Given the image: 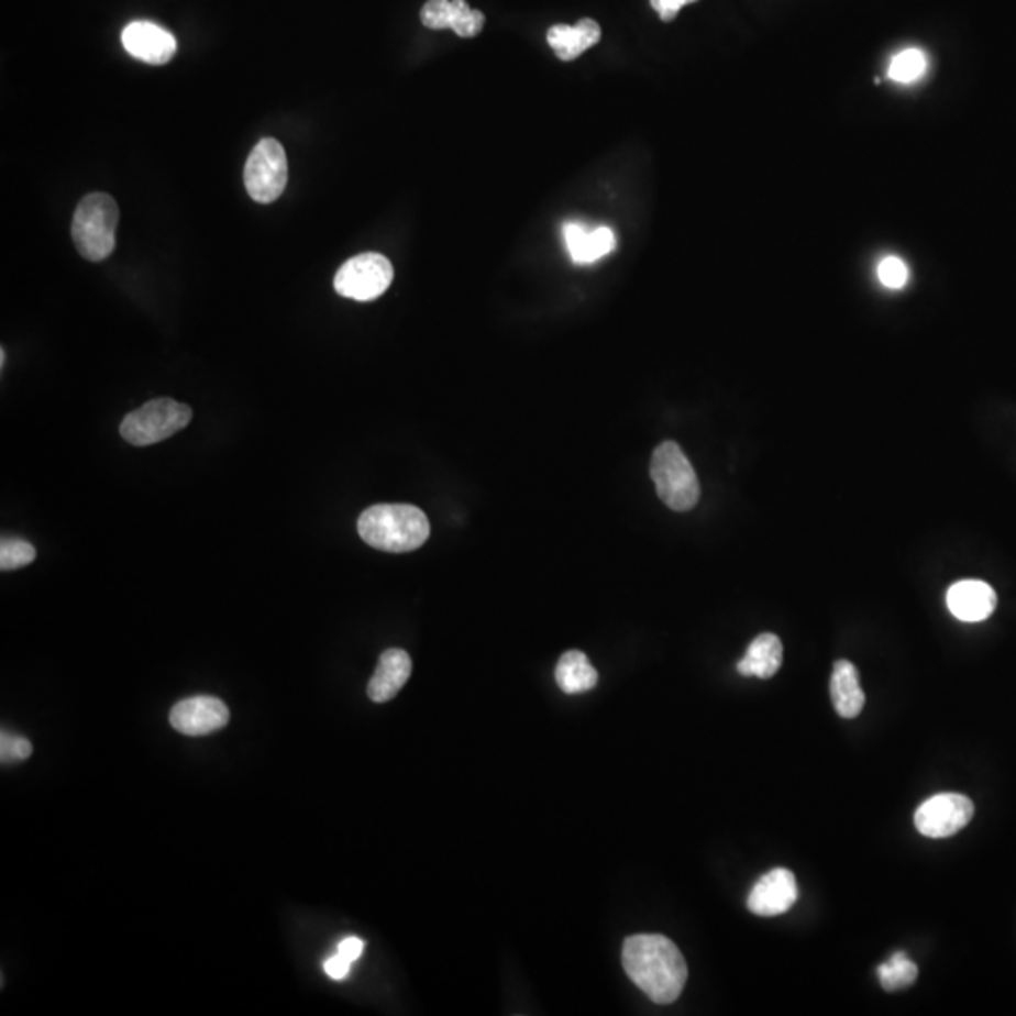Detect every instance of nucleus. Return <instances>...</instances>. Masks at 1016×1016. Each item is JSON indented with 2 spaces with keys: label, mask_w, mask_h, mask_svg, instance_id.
I'll return each mask as SVG.
<instances>
[{
  "label": "nucleus",
  "mask_w": 1016,
  "mask_h": 1016,
  "mask_svg": "<svg viewBox=\"0 0 1016 1016\" xmlns=\"http://www.w3.org/2000/svg\"><path fill=\"white\" fill-rule=\"evenodd\" d=\"M119 208L104 192L85 196L74 213L73 240L85 261H106L115 249Z\"/></svg>",
  "instance_id": "nucleus-3"
},
{
  "label": "nucleus",
  "mask_w": 1016,
  "mask_h": 1016,
  "mask_svg": "<svg viewBox=\"0 0 1016 1016\" xmlns=\"http://www.w3.org/2000/svg\"><path fill=\"white\" fill-rule=\"evenodd\" d=\"M351 965L352 962L335 952L332 958H328L327 962H324V971H327L328 978L333 979V981H343L351 973Z\"/></svg>",
  "instance_id": "nucleus-26"
},
{
  "label": "nucleus",
  "mask_w": 1016,
  "mask_h": 1016,
  "mask_svg": "<svg viewBox=\"0 0 1016 1016\" xmlns=\"http://www.w3.org/2000/svg\"><path fill=\"white\" fill-rule=\"evenodd\" d=\"M121 40L134 59L147 65H166L177 52L176 36L151 21H134L124 26Z\"/></svg>",
  "instance_id": "nucleus-11"
},
{
  "label": "nucleus",
  "mask_w": 1016,
  "mask_h": 1016,
  "mask_svg": "<svg viewBox=\"0 0 1016 1016\" xmlns=\"http://www.w3.org/2000/svg\"><path fill=\"white\" fill-rule=\"evenodd\" d=\"M555 682L563 693L578 695L593 689L599 682V674L593 669L586 653L573 650L561 655L560 663L555 666Z\"/></svg>",
  "instance_id": "nucleus-18"
},
{
  "label": "nucleus",
  "mask_w": 1016,
  "mask_h": 1016,
  "mask_svg": "<svg viewBox=\"0 0 1016 1016\" xmlns=\"http://www.w3.org/2000/svg\"><path fill=\"white\" fill-rule=\"evenodd\" d=\"M877 275H880V280L886 288L898 290V288L906 287L909 272H907L904 261H899L898 256H886L885 261L880 264Z\"/></svg>",
  "instance_id": "nucleus-25"
},
{
  "label": "nucleus",
  "mask_w": 1016,
  "mask_h": 1016,
  "mask_svg": "<svg viewBox=\"0 0 1016 1016\" xmlns=\"http://www.w3.org/2000/svg\"><path fill=\"white\" fill-rule=\"evenodd\" d=\"M452 0H428L420 12V20L428 29H450Z\"/></svg>",
  "instance_id": "nucleus-24"
},
{
  "label": "nucleus",
  "mask_w": 1016,
  "mask_h": 1016,
  "mask_svg": "<svg viewBox=\"0 0 1016 1016\" xmlns=\"http://www.w3.org/2000/svg\"><path fill=\"white\" fill-rule=\"evenodd\" d=\"M4 364H7V352L2 351L0 352V365L4 367Z\"/></svg>",
  "instance_id": "nucleus-29"
},
{
  "label": "nucleus",
  "mask_w": 1016,
  "mask_h": 1016,
  "mask_svg": "<svg viewBox=\"0 0 1016 1016\" xmlns=\"http://www.w3.org/2000/svg\"><path fill=\"white\" fill-rule=\"evenodd\" d=\"M996 592L986 582L962 581L947 592V606L954 618L968 623L991 618L996 610Z\"/></svg>",
  "instance_id": "nucleus-12"
},
{
  "label": "nucleus",
  "mask_w": 1016,
  "mask_h": 1016,
  "mask_svg": "<svg viewBox=\"0 0 1016 1016\" xmlns=\"http://www.w3.org/2000/svg\"><path fill=\"white\" fill-rule=\"evenodd\" d=\"M650 473L658 496L666 507L676 512H685L697 505L700 497L697 473L676 443L666 441L659 444L653 452Z\"/></svg>",
  "instance_id": "nucleus-4"
},
{
  "label": "nucleus",
  "mask_w": 1016,
  "mask_h": 1016,
  "mask_svg": "<svg viewBox=\"0 0 1016 1016\" xmlns=\"http://www.w3.org/2000/svg\"><path fill=\"white\" fill-rule=\"evenodd\" d=\"M34 560L36 550L31 542L21 539H2L0 542V568L4 573L31 565Z\"/></svg>",
  "instance_id": "nucleus-22"
},
{
  "label": "nucleus",
  "mask_w": 1016,
  "mask_h": 1016,
  "mask_svg": "<svg viewBox=\"0 0 1016 1016\" xmlns=\"http://www.w3.org/2000/svg\"><path fill=\"white\" fill-rule=\"evenodd\" d=\"M412 661L409 653L398 648L386 650L378 659L377 671L367 685V697L373 703H388L398 695L411 677Z\"/></svg>",
  "instance_id": "nucleus-13"
},
{
  "label": "nucleus",
  "mask_w": 1016,
  "mask_h": 1016,
  "mask_svg": "<svg viewBox=\"0 0 1016 1016\" xmlns=\"http://www.w3.org/2000/svg\"><path fill=\"white\" fill-rule=\"evenodd\" d=\"M430 520L412 505H375L358 518V533L369 546L405 554L430 539Z\"/></svg>",
  "instance_id": "nucleus-2"
},
{
  "label": "nucleus",
  "mask_w": 1016,
  "mask_h": 1016,
  "mask_svg": "<svg viewBox=\"0 0 1016 1016\" xmlns=\"http://www.w3.org/2000/svg\"><path fill=\"white\" fill-rule=\"evenodd\" d=\"M693 2H697V0H689V4H693Z\"/></svg>",
  "instance_id": "nucleus-30"
},
{
  "label": "nucleus",
  "mask_w": 1016,
  "mask_h": 1016,
  "mask_svg": "<svg viewBox=\"0 0 1016 1016\" xmlns=\"http://www.w3.org/2000/svg\"><path fill=\"white\" fill-rule=\"evenodd\" d=\"M31 753H33V743L29 742L25 737H18V735L2 730V735H0V761H2V764H15V762L26 761Z\"/></svg>",
  "instance_id": "nucleus-23"
},
{
  "label": "nucleus",
  "mask_w": 1016,
  "mask_h": 1016,
  "mask_svg": "<svg viewBox=\"0 0 1016 1016\" xmlns=\"http://www.w3.org/2000/svg\"><path fill=\"white\" fill-rule=\"evenodd\" d=\"M243 179L254 202H275L288 181L287 153L283 145L274 137L258 142L245 163Z\"/></svg>",
  "instance_id": "nucleus-6"
},
{
  "label": "nucleus",
  "mask_w": 1016,
  "mask_h": 1016,
  "mask_svg": "<svg viewBox=\"0 0 1016 1016\" xmlns=\"http://www.w3.org/2000/svg\"><path fill=\"white\" fill-rule=\"evenodd\" d=\"M798 885L795 875L785 868H775L757 881L748 896V907L759 917H777L795 906Z\"/></svg>",
  "instance_id": "nucleus-10"
},
{
  "label": "nucleus",
  "mask_w": 1016,
  "mask_h": 1016,
  "mask_svg": "<svg viewBox=\"0 0 1016 1016\" xmlns=\"http://www.w3.org/2000/svg\"><path fill=\"white\" fill-rule=\"evenodd\" d=\"M563 238L567 245L568 254L576 264H592L612 253L616 247V235L612 230L600 227V229H587L582 222H567L563 227Z\"/></svg>",
  "instance_id": "nucleus-14"
},
{
  "label": "nucleus",
  "mask_w": 1016,
  "mask_h": 1016,
  "mask_svg": "<svg viewBox=\"0 0 1016 1016\" xmlns=\"http://www.w3.org/2000/svg\"><path fill=\"white\" fill-rule=\"evenodd\" d=\"M783 644L772 632H762L750 645L748 652L740 659L737 669L742 676H755L769 680L782 669Z\"/></svg>",
  "instance_id": "nucleus-17"
},
{
  "label": "nucleus",
  "mask_w": 1016,
  "mask_h": 1016,
  "mask_svg": "<svg viewBox=\"0 0 1016 1016\" xmlns=\"http://www.w3.org/2000/svg\"><path fill=\"white\" fill-rule=\"evenodd\" d=\"M652 8L659 13L663 21H672L676 18L677 12L689 4V0H650Z\"/></svg>",
  "instance_id": "nucleus-27"
},
{
  "label": "nucleus",
  "mask_w": 1016,
  "mask_h": 1016,
  "mask_svg": "<svg viewBox=\"0 0 1016 1016\" xmlns=\"http://www.w3.org/2000/svg\"><path fill=\"white\" fill-rule=\"evenodd\" d=\"M229 721V706L222 703L221 698L208 695L185 698L169 711L172 729L185 737H208L217 730L224 729Z\"/></svg>",
  "instance_id": "nucleus-9"
},
{
  "label": "nucleus",
  "mask_w": 1016,
  "mask_h": 1016,
  "mask_svg": "<svg viewBox=\"0 0 1016 1016\" xmlns=\"http://www.w3.org/2000/svg\"><path fill=\"white\" fill-rule=\"evenodd\" d=\"M830 697H832L838 716L843 719H854L860 716L866 697L860 687L859 671L851 661L847 659L836 661L835 671L830 677Z\"/></svg>",
  "instance_id": "nucleus-15"
},
{
  "label": "nucleus",
  "mask_w": 1016,
  "mask_h": 1016,
  "mask_svg": "<svg viewBox=\"0 0 1016 1016\" xmlns=\"http://www.w3.org/2000/svg\"><path fill=\"white\" fill-rule=\"evenodd\" d=\"M926 65L928 60L920 49H904L891 60L888 78L896 84H913L926 73Z\"/></svg>",
  "instance_id": "nucleus-20"
},
{
  "label": "nucleus",
  "mask_w": 1016,
  "mask_h": 1016,
  "mask_svg": "<svg viewBox=\"0 0 1016 1016\" xmlns=\"http://www.w3.org/2000/svg\"><path fill=\"white\" fill-rule=\"evenodd\" d=\"M975 806L964 795L945 793L923 802L915 811V827L928 838H949L973 819Z\"/></svg>",
  "instance_id": "nucleus-8"
},
{
  "label": "nucleus",
  "mask_w": 1016,
  "mask_h": 1016,
  "mask_svg": "<svg viewBox=\"0 0 1016 1016\" xmlns=\"http://www.w3.org/2000/svg\"><path fill=\"white\" fill-rule=\"evenodd\" d=\"M483 12L473 10L467 4V0H452V18H450V29L462 36V38H473L484 29Z\"/></svg>",
  "instance_id": "nucleus-21"
},
{
  "label": "nucleus",
  "mask_w": 1016,
  "mask_h": 1016,
  "mask_svg": "<svg viewBox=\"0 0 1016 1016\" xmlns=\"http://www.w3.org/2000/svg\"><path fill=\"white\" fill-rule=\"evenodd\" d=\"M600 26L597 21L581 20L576 25H554L548 31V44L561 60H574L589 47L599 44Z\"/></svg>",
  "instance_id": "nucleus-16"
},
{
  "label": "nucleus",
  "mask_w": 1016,
  "mask_h": 1016,
  "mask_svg": "<svg viewBox=\"0 0 1016 1016\" xmlns=\"http://www.w3.org/2000/svg\"><path fill=\"white\" fill-rule=\"evenodd\" d=\"M190 420L192 411L189 405L168 398L151 399L124 417L121 437L134 446H150L176 435L189 426Z\"/></svg>",
  "instance_id": "nucleus-5"
},
{
  "label": "nucleus",
  "mask_w": 1016,
  "mask_h": 1016,
  "mask_svg": "<svg viewBox=\"0 0 1016 1016\" xmlns=\"http://www.w3.org/2000/svg\"><path fill=\"white\" fill-rule=\"evenodd\" d=\"M621 962L632 983L659 1005L676 1002L689 975L684 954L671 939L659 934L627 938Z\"/></svg>",
  "instance_id": "nucleus-1"
},
{
  "label": "nucleus",
  "mask_w": 1016,
  "mask_h": 1016,
  "mask_svg": "<svg viewBox=\"0 0 1016 1016\" xmlns=\"http://www.w3.org/2000/svg\"><path fill=\"white\" fill-rule=\"evenodd\" d=\"M362 952H364V941H362V939L354 938V936L343 939V941H341L338 947V954L346 958L349 962H356V960L362 957Z\"/></svg>",
  "instance_id": "nucleus-28"
},
{
  "label": "nucleus",
  "mask_w": 1016,
  "mask_h": 1016,
  "mask_svg": "<svg viewBox=\"0 0 1016 1016\" xmlns=\"http://www.w3.org/2000/svg\"><path fill=\"white\" fill-rule=\"evenodd\" d=\"M394 279L390 261L378 253H364L339 267L333 287L343 298L356 301L377 300L388 290Z\"/></svg>",
  "instance_id": "nucleus-7"
},
{
  "label": "nucleus",
  "mask_w": 1016,
  "mask_h": 1016,
  "mask_svg": "<svg viewBox=\"0 0 1016 1016\" xmlns=\"http://www.w3.org/2000/svg\"><path fill=\"white\" fill-rule=\"evenodd\" d=\"M877 975H880L881 986L886 992L904 991L917 981L919 968L907 958L906 952L898 951L894 952L885 964L877 968Z\"/></svg>",
  "instance_id": "nucleus-19"
}]
</instances>
